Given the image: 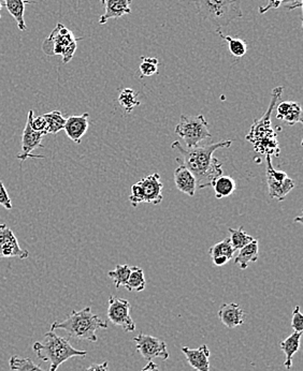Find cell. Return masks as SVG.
<instances>
[{"instance_id":"13","label":"cell","mask_w":303,"mask_h":371,"mask_svg":"<svg viewBox=\"0 0 303 371\" xmlns=\"http://www.w3.org/2000/svg\"><path fill=\"white\" fill-rule=\"evenodd\" d=\"M182 352L187 356L191 368L197 371H210V350L208 345H202L197 349L189 347H182Z\"/></svg>"},{"instance_id":"38","label":"cell","mask_w":303,"mask_h":371,"mask_svg":"<svg viewBox=\"0 0 303 371\" xmlns=\"http://www.w3.org/2000/svg\"><path fill=\"white\" fill-rule=\"evenodd\" d=\"M212 261L213 264L216 265V266H224L230 260L226 257H212Z\"/></svg>"},{"instance_id":"32","label":"cell","mask_w":303,"mask_h":371,"mask_svg":"<svg viewBox=\"0 0 303 371\" xmlns=\"http://www.w3.org/2000/svg\"><path fill=\"white\" fill-rule=\"evenodd\" d=\"M140 72H141V79L153 76L154 74L158 73V60L155 57H144L141 58L140 64Z\"/></svg>"},{"instance_id":"11","label":"cell","mask_w":303,"mask_h":371,"mask_svg":"<svg viewBox=\"0 0 303 371\" xmlns=\"http://www.w3.org/2000/svg\"><path fill=\"white\" fill-rule=\"evenodd\" d=\"M43 134L40 132H37L34 129L31 128L29 119L27 118L26 126H25L23 134H21V154L17 156V159L21 162H24L28 158H39L42 159L44 156L33 155L31 152H34L36 148L43 147L42 145Z\"/></svg>"},{"instance_id":"29","label":"cell","mask_w":303,"mask_h":371,"mask_svg":"<svg viewBox=\"0 0 303 371\" xmlns=\"http://www.w3.org/2000/svg\"><path fill=\"white\" fill-rule=\"evenodd\" d=\"M230 242H232V247L234 250H240L244 246L253 242L255 238L248 235L243 230V226H240L239 228H230Z\"/></svg>"},{"instance_id":"36","label":"cell","mask_w":303,"mask_h":371,"mask_svg":"<svg viewBox=\"0 0 303 371\" xmlns=\"http://www.w3.org/2000/svg\"><path fill=\"white\" fill-rule=\"evenodd\" d=\"M285 9L291 10L299 9L302 7V0H285Z\"/></svg>"},{"instance_id":"16","label":"cell","mask_w":303,"mask_h":371,"mask_svg":"<svg viewBox=\"0 0 303 371\" xmlns=\"http://www.w3.org/2000/svg\"><path fill=\"white\" fill-rule=\"evenodd\" d=\"M105 7V12L99 19V24L103 25L109 19H119L132 13V0H101Z\"/></svg>"},{"instance_id":"3","label":"cell","mask_w":303,"mask_h":371,"mask_svg":"<svg viewBox=\"0 0 303 371\" xmlns=\"http://www.w3.org/2000/svg\"><path fill=\"white\" fill-rule=\"evenodd\" d=\"M101 329H107V324L97 314H94L91 307H85L80 311L73 310L67 319L62 322H54L51 326V331L62 329L70 337L91 343H97V331Z\"/></svg>"},{"instance_id":"40","label":"cell","mask_w":303,"mask_h":371,"mask_svg":"<svg viewBox=\"0 0 303 371\" xmlns=\"http://www.w3.org/2000/svg\"><path fill=\"white\" fill-rule=\"evenodd\" d=\"M1 8H3V6H1V3H0V11H1ZM0 19H1V15H0Z\"/></svg>"},{"instance_id":"19","label":"cell","mask_w":303,"mask_h":371,"mask_svg":"<svg viewBox=\"0 0 303 371\" xmlns=\"http://www.w3.org/2000/svg\"><path fill=\"white\" fill-rule=\"evenodd\" d=\"M267 183L270 198L275 199L279 202H283L286 198V195L296 187L295 181L289 177H287L284 181H279L267 175Z\"/></svg>"},{"instance_id":"25","label":"cell","mask_w":303,"mask_h":371,"mask_svg":"<svg viewBox=\"0 0 303 371\" xmlns=\"http://www.w3.org/2000/svg\"><path fill=\"white\" fill-rule=\"evenodd\" d=\"M9 366L12 371H46L28 357H21L19 355L10 357Z\"/></svg>"},{"instance_id":"2","label":"cell","mask_w":303,"mask_h":371,"mask_svg":"<svg viewBox=\"0 0 303 371\" xmlns=\"http://www.w3.org/2000/svg\"><path fill=\"white\" fill-rule=\"evenodd\" d=\"M283 91L284 89L282 86H279L273 89L271 103L268 107L267 112L259 120H256L252 125L251 131L246 136V140L253 144L254 150L257 152H261V154H265L266 156L277 157L279 155L277 134L271 128V115L277 107V101L282 97Z\"/></svg>"},{"instance_id":"21","label":"cell","mask_w":303,"mask_h":371,"mask_svg":"<svg viewBox=\"0 0 303 371\" xmlns=\"http://www.w3.org/2000/svg\"><path fill=\"white\" fill-rule=\"evenodd\" d=\"M301 336L302 333H294L291 334V336L284 339V341L281 343V350L284 353L285 356H286V361H285L284 366L286 367V369L291 370V367H293V356L298 352L299 349H300V341Z\"/></svg>"},{"instance_id":"37","label":"cell","mask_w":303,"mask_h":371,"mask_svg":"<svg viewBox=\"0 0 303 371\" xmlns=\"http://www.w3.org/2000/svg\"><path fill=\"white\" fill-rule=\"evenodd\" d=\"M85 371H110L109 370V364L107 362L103 364H92Z\"/></svg>"},{"instance_id":"35","label":"cell","mask_w":303,"mask_h":371,"mask_svg":"<svg viewBox=\"0 0 303 371\" xmlns=\"http://www.w3.org/2000/svg\"><path fill=\"white\" fill-rule=\"evenodd\" d=\"M0 205H3L6 210H11L13 208L12 201L8 194L7 189L3 181H0Z\"/></svg>"},{"instance_id":"23","label":"cell","mask_w":303,"mask_h":371,"mask_svg":"<svg viewBox=\"0 0 303 371\" xmlns=\"http://www.w3.org/2000/svg\"><path fill=\"white\" fill-rule=\"evenodd\" d=\"M215 191V197L216 199L226 198L230 197L232 193L236 191V181L230 177H218L216 181H214L212 186Z\"/></svg>"},{"instance_id":"4","label":"cell","mask_w":303,"mask_h":371,"mask_svg":"<svg viewBox=\"0 0 303 371\" xmlns=\"http://www.w3.org/2000/svg\"><path fill=\"white\" fill-rule=\"evenodd\" d=\"M46 343H37L33 345V350L43 362H50V370L56 371L60 365L67 362L72 357H84L86 351L77 350L72 347L67 338L56 335L55 332L50 331L44 336Z\"/></svg>"},{"instance_id":"5","label":"cell","mask_w":303,"mask_h":371,"mask_svg":"<svg viewBox=\"0 0 303 371\" xmlns=\"http://www.w3.org/2000/svg\"><path fill=\"white\" fill-rule=\"evenodd\" d=\"M201 21H208L216 28L228 26L243 17L241 0H193Z\"/></svg>"},{"instance_id":"18","label":"cell","mask_w":303,"mask_h":371,"mask_svg":"<svg viewBox=\"0 0 303 371\" xmlns=\"http://www.w3.org/2000/svg\"><path fill=\"white\" fill-rule=\"evenodd\" d=\"M277 119L283 120L288 126L302 124V109L295 101H284L277 105Z\"/></svg>"},{"instance_id":"9","label":"cell","mask_w":303,"mask_h":371,"mask_svg":"<svg viewBox=\"0 0 303 371\" xmlns=\"http://www.w3.org/2000/svg\"><path fill=\"white\" fill-rule=\"evenodd\" d=\"M132 341L136 343L137 351L148 362H150L152 359H157V357H160L164 361L169 359L167 343L160 338L140 333Z\"/></svg>"},{"instance_id":"10","label":"cell","mask_w":303,"mask_h":371,"mask_svg":"<svg viewBox=\"0 0 303 371\" xmlns=\"http://www.w3.org/2000/svg\"><path fill=\"white\" fill-rule=\"evenodd\" d=\"M1 257H19L21 260L28 257V251L19 247L17 236L6 224H0V259Z\"/></svg>"},{"instance_id":"14","label":"cell","mask_w":303,"mask_h":371,"mask_svg":"<svg viewBox=\"0 0 303 371\" xmlns=\"http://www.w3.org/2000/svg\"><path fill=\"white\" fill-rule=\"evenodd\" d=\"M89 113H84L80 116H70L66 119L64 130L66 131L68 138L73 141L74 143L81 144L82 138L85 136L86 131L89 129Z\"/></svg>"},{"instance_id":"7","label":"cell","mask_w":303,"mask_h":371,"mask_svg":"<svg viewBox=\"0 0 303 371\" xmlns=\"http://www.w3.org/2000/svg\"><path fill=\"white\" fill-rule=\"evenodd\" d=\"M175 134L183 138L187 144V148L195 147L200 145L205 138H212L209 124L203 115L198 116H189L182 115L179 124L175 129Z\"/></svg>"},{"instance_id":"28","label":"cell","mask_w":303,"mask_h":371,"mask_svg":"<svg viewBox=\"0 0 303 371\" xmlns=\"http://www.w3.org/2000/svg\"><path fill=\"white\" fill-rule=\"evenodd\" d=\"M43 117L46 118V124H48V134H58L64 129L66 118L62 116L60 111H52L43 115Z\"/></svg>"},{"instance_id":"34","label":"cell","mask_w":303,"mask_h":371,"mask_svg":"<svg viewBox=\"0 0 303 371\" xmlns=\"http://www.w3.org/2000/svg\"><path fill=\"white\" fill-rule=\"evenodd\" d=\"M291 327L297 333L303 332V316L300 311V307L296 306L293 311V319H291Z\"/></svg>"},{"instance_id":"6","label":"cell","mask_w":303,"mask_h":371,"mask_svg":"<svg viewBox=\"0 0 303 371\" xmlns=\"http://www.w3.org/2000/svg\"><path fill=\"white\" fill-rule=\"evenodd\" d=\"M79 40L81 39L76 38L67 27L58 23L50 37L43 42L42 51L48 56H62V62L68 64L73 58Z\"/></svg>"},{"instance_id":"31","label":"cell","mask_w":303,"mask_h":371,"mask_svg":"<svg viewBox=\"0 0 303 371\" xmlns=\"http://www.w3.org/2000/svg\"><path fill=\"white\" fill-rule=\"evenodd\" d=\"M129 274H130V266L124 264L117 265L114 271H110L107 273V276L112 279L115 284V288L120 289L121 287L126 286Z\"/></svg>"},{"instance_id":"1","label":"cell","mask_w":303,"mask_h":371,"mask_svg":"<svg viewBox=\"0 0 303 371\" xmlns=\"http://www.w3.org/2000/svg\"><path fill=\"white\" fill-rule=\"evenodd\" d=\"M232 144V141L228 140L185 148L175 141L171 147L181 152L182 163L196 179L197 188L205 189L212 187L214 181L223 175L222 163L213 156L214 152L222 148H230Z\"/></svg>"},{"instance_id":"22","label":"cell","mask_w":303,"mask_h":371,"mask_svg":"<svg viewBox=\"0 0 303 371\" xmlns=\"http://www.w3.org/2000/svg\"><path fill=\"white\" fill-rule=\"evenodd\" d=\"M258 249H259V244H258L257 239H254L253 242L240 249L239 253L234 259V263L239 265L241 269H248L250 263L257 262Z\"/></svg>"},{"instance_id":"26","label":"cell","mask_w":303,"mask_h":371,"mask_svg":"<svg viewBox=\"0 0 303 371\" xmlns=\"http://www.w3.org/2000/svg\"><path fill=\"white\" fill-rule=\"evenodd\" d=\"M218 35L223 40L226 41L228 43V48H230V52L232 53V55L234 57L240 58L243 57L248 52V43L243 40V39L232 38L230 36H224L222 34L220 29L218 30Z\"/></svg>"},{"instance_id":"20","label":"cell","mask_w":303,"mask_h":371,"mask_svg":"<svg viewBox=\"0 0 303 371\" xmlns=\"http://www.w3.org/2000/svg\"><path fill=\"white\" fill-rule=\"evenodd\" d=\"M5 3L6 8H7L8 12L11 15V17L17 21V27L19 30H27L26 24H25L24 13L25 6L27 3H35L31 0H3Z\"/></svg>"},{"instance_id":"30","label":"cell","mask_w":303,"mask_h":371,"mask_svg":"<svg viewBox=\"0 0 303 371\" xmlns=\"http://www.w3.org/2000/svg\"><path fill=\"white\" fill-rule=\"evenodd\" d=\"M234 251L236 250L232 247V242L230 238H226L224 241L220 242V243L215 244L214 246L209 249V255L211 257H226L228 259L232 260L234 257Z\"/></svg>"},{"instance_id":"8","label":"cell","mask_w":303,"mask_h":371,"mask_svg":"<svg viewBox=\"0 0 303 371\" xmlns=\"http://www.w3.org/2000/svg\"><path fill=\"white\" fill-rule=\"evenodd\" d=\"M130 302L124 298H119L111 296L109 298L107 318L114 325L120 326L126 333L136 329V323L130 316Z\"/></svg>"},{"instance_id":"15","label":"cell","mask_w":303,"mask_h":371,"mask_svg":"<svg viewBox=\"0 0 303 371\" xmlns=\"http://www.w3.org/2000/svg\"><path fill=\"white\" fill-rule=\"evenodd\" d=\"M218 319L228 329H234L245 322V311L240 307L239 304H224L218 310Z\"/></svg>"},{"instance_id":"12","label":"cell","mask_w":303,"mask_h":371,"mask_svg":"<svg viewBox=\"0 0 303 371\" xmlns=\"http://www.w3.org/2000/svg\"><path fill=\"white\" fill-rule=\"evenodd\" d=\"M141 186L142 194H144V203H152V204H159L162 203V190L164 185L160 181V175L158 173L152 174L144 177L141 181H138Z\"/></svg>"},{"instance_id":"17","label":"cell","mask_w":303,"mask_h":371,"mask_svg":"<svg viewBox=\"0 0 303 371\" xmlns=\"http://www.w3.org/2000/svg\"><path fill=\"white\" fill-rule=\"evenodd\" d=\"M177 162L179 163V167L175 171V187L182 193L193 197L197 189L196 179L189 169L182 163L181 158H177Z\"/></svg>"},{"instance_id":"27","label":"cell","mask_w":303,"mask_h":371,"mask_svg":"<svg viewBox=\"0 0 303 371\" xmlns=\"http://www.w3.org/2000/svg\"><path fill=\"white\" fill-rule=\"evenodd\" d=\"M119 102L126 113H132L135 107L141 105L138 99V93L132 89H125L121 91L119 95Z\"/></svg>"},{"instance_id":"39","label":"cell","mask_w":303,"mask_h":371,"mask_svg":"<svg viewBox=\"0 0 303 371\" xmlns=\"http://www.w3.org/2000/svg\"><path fill=\"white\" fill-rule=\"evenodd\" d=\"M141 371H159V369H158L157 365L155 363L150 361Z\"/></svg>"},{"instance_id":"33","label":"cell","mask_w":303,"mask_h":371,"mask_svg":"<svg viewBox=\"0 0 303 371\" xmlns=\"http://www.w3.org/2000/svg\"><path fill=\"white\" fill-rule=\"evenodd\" d=\"M27 118L29 119L31 128L34 129L35 131L40 132L43 136H46V134H48V124H46V118L43 117V115L38 117H34V110H31L28 112Z\"/></svg>"},{"instance_id":"24","label":"cell","mask_w":303,"mask_h":371,"mask_svg":"<svg viewBox=\"0 0 303 371\" xmlns=\"http://www.w3.org/2000/svg\"><path fill=\"white\" fill-rule=\"evenodd\" d=\"M125 288L129 292H141L144 291L146 289L144 269L138 266L130 267V274H129Z\"/></svg>"}]
</instances>
